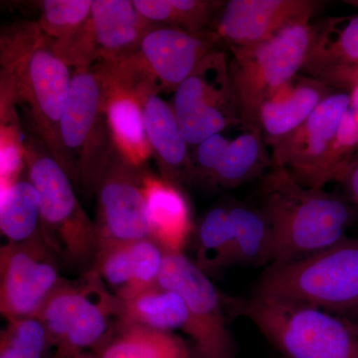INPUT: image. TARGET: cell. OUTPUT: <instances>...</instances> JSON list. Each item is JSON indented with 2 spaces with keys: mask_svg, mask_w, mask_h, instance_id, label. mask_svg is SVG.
<instances>
[{
  "mask_svg": "<svg viewBox=\"0 0 358 358\" xmlns=\"http://www.w3.org/2000/svg\"><path fill=\"white\" fill-rule=\"evenodd\" d=\"M326 84L298 74L261 106L259 129L268 148L293 133L329 95Z\"/></svg>",
  "mask_w": 358,
  "mask_h": 358,
  "instance_id": "16",
  "label": "cell"
},
{
  "mask_svg": "<svg viewBox=\"0 0 358 358\" xmlns=\"http://www.w3.org/2000/svg\"><path fill=\"white\" fill-rule=\"evenodd\" d=\"M232 232V266L272 265L275 239L272 227L260 207L227 203Z\"/></svg>",
  "mask_w": 358,
  "mask_h": 358,
  "instance_id": "21",
  "label": "cell"
},
{
  "mask_svg": "<svg viewBox=\"0 0 358 358\" xmlns=\"http://www.w3.org/2000/svg\"><path fill=\"white\" fill-rule=\"evenodd\" d=\"M224 133L225 131L214 134L199 145H195L192 173H196L205 182L210 185L221 157L231 141Z\"/></svg>",
  "mask_w": 358,
  "mask_h": 358,
  "instance_id": "32",
  "label": "cell"
},
{
  "mask_svg": "<svg viewBox=\"0 0 358 358\" xmlns=\"http://www.w3.org/2000/svg\"><path fill=\"white\" fill-rule=\"evenodd\" d=\"M173 109L188 145L243 126L228 72L227 53L212 51L192 76L174 91Z\"/></svg>",
  "mask_w": 358,
  "mask_h": 358,
  "instance_id": "7",
  "label": "cell"
},
{
  "mask_svg": "<svg viewBox=\"0 0 358 358\" xmlns=\"http://www.w3.org/2000/svg\"><path fill=\"white\" fill-rule=\"evenodd\" d=\"M334 21L324 31L315 28L310 55L301 74L315 77L322 71L358 64V16Z\"/></svg>",
  "mask_w": 358,
  "mask_h": 358,
  "instance_id": "24",
  "label": "cell"
},
{
  "mask_svg": "<svg viewBox=\"0 0 358 358\" xmlns=\"http://www.w3.org/2000/svg\"><path fill=\"white\" fill-rule=\"evenodd\" d=\"M138 13L157 25L192 34L213 33L225 1L221 0H134Z\"/></svg>",
  "mask_w": 358,
  "mask_h": 358,
  "instance_id": "23",
  "label": "cell"
},
{
  "mask_svg": "<svg viewBox=\"0 0 358 358\" xmlns=\"http://www.w3.org/2000/svg\"><path fill=\"white\" fill-rule=\"evenodd\" d=\"M10 27L0 30V72L3 69L9 56L11 55V46H13V34Z\"/></svg>",
  "mask_w": 358,
  "mask_h": 358,
  "instance_id": "36",
  "label": "cell"
},
{
  "mask_svg": "<svg viewBox=\"0 0 358 358\" xmlns=\"http://www.w3.org/2000/svg\"><path fill=\"white\" fill-rule=\"evenodd\" d=\"M141 101L148 143L164 173L173 178L192 173L189 145L181 133L173 107L155 92Z\"/></svg>",
  "mask_w": 358,
  "mask_h": 358,
  "instance_id": "20",
  "label": "cell"
},
{
  "mask_svg": "<svg viewBox=\"0 0 358 358\" xmlns=\"http://www.w3.org/2000/svg\"><path fill=\"white\" fill-rule=\"evenodd\" d=\"M28 243L0 247V313L10 320L38 313L58 279L54 266Z\"/></svg>",
  "mask_w": 358,
  "mask_h": 358,
  "instance_id": "12",
  "label": "cell"
},
{
  "mask_svg": "<svg viewBox=\"0 0 358 358\" xmlns=\"http://www.w3.org/2000/svg\"><path fill=\"white\" fill-rule=\"evenodd\" d=\"M0 338V358H42L48 331L43 322L34 317L11 320Z\"/></svg>",
  "mask_w": 358,
  "mask_h": 358,
  "instance_id": "30",
  "label": "cell"
},
{
  "mask_svg": "<svg viewBox=\"0 0 358 358\" xmlns=\"http://www.w3.org/2000/svg\"><path fill=\"white\" fill-rule=\"evenodd\" d=\"M157 24L143 18L129 0H93L87 29L96 62L128 57Z\"/></svg>",
  "mask_w": 358,
  "mask_h": 358,
  "instance_id": "15",
  "label": "cell"
},
{
  "mask_svg": "<svg viewBox=\"0 0 358 358\" xmlns=\"http://www.w3.org/2000/svg\"><path fill=\"white\" fill-rule=\"evenodd\" d=\"M131 310L141 326L167 333L185 329L189 320V313L182 298L159 285L136 294Z\"/></svg>",
  "mask_w": 358,
  "mask_h": 358,
  "instance_id": "27",
  "label": "cell"
},
{
  "mask_svg": "<svg viewBox=\"0 0 358 358\" xmlns=\"http://www.w3.org/2000/svg\"><path fill=\"white\" fill-rule=\"evenodd\" d=\"M220 44L214 32L192 34L155 25L143 36L136 53L159 91H176Z\"/></svg>",
  "mask_w": 358,
  "mask_h": 358,
  "instance_id": "11",
  "label": "cell"
},
{
  "mask_svg": "<svg viewBox=\"0 0 358 358\" xmlns=\"http://www.w3.org/2000/svg\"><path fill=\"white\" fill-rule=\"evenodd\" d=\"M103 272L106 280L113 286L133 291L134 266L129 246L113 252L103 263Z\"/></svg>",
  "mask_w": 358,
  "mask_h": 358,
  "instance_id": "34",
  "label": "cell"
},
{
  "mask_svg": "<svg viewBox=\"0 0 358 358\" xmlns=\"http://www.w3.org/2000/svg\"><path fill=\"white\" fill-rule=\"evenodd\" d=\"M24 44L21 45L7 61L0 72V124H3L13 114L16 103H20L18 96L17 58Z\"/></svg>",
  "mask_w": 358,
  "mask_h": 358,
  "instance_id": "33",
  "label": "cell"
},
{
  "mask_svg": "<svg viewBox=\"0 0 358 358\" xmlns=\"http://www.w3.org/2000/svg\"><path fill=\"white\" fill-rule=\"evenodd\" d=\"M355 322V326L357 327V331H358V322Z\"/></svg>",
  "mask_w": 358,
  "mask_h": 358,
  "instance_id": "37",
  "label": "cell"
},
{
  "mask_svg": "<svg viewBox=\"0 0 358 358\" xmlns=\"http://www.w3.org/2000/svg\"><path fill=\"white\" fill-rule=\"evenodd\" d=\"M272 167V157L260 131L245 128L230 141L221 157L211 186L232 189L260 179Z\"/></svg>",
  "mask_w": 358,
  "mask_h": 358,
  "instance_id": "22",
  "label": "cell"
},
{
  "mask_svg": "<svg viewBox=\"0 0 358 358\" xmlns=\"http://www.w3.org/2000/svg\"><path fill=\"white\" fill-rule=\"evenodd\" d=\"M16 71L20 103L28 108L36 136L71 176L75 169L61 138V120L72 81L69 66L56 55L38 28L21 50Z\"/></svg>",
  "mask_w": 358,
  "mask_h": 358,
  "instance_id": "5",
  "label": "cell"
},
{
  "mask_svg": "<svg viewBox=\"0 0 358 358\" xmlns=\"http://www.w3.org/2000/svg\"><path fill=\"white\" fill-rule=\"evenodd\" d=\"M108 80L98 64L78 68L61 120V138L73 167L101 181L115 152L106 117Z\"/></svg>",
  "mask_w": 358,
  "mask_h": 358,
  "instance_id": "6",
  "label": "cell"
},
{
  "mask_svg": "<svg viewBox=\"0 0 358 358\" xmlns=\"http://www.w3.org/2000/svg\"><path fill=\"white\" fill-rule=\"evenodd\" d=\"M255 294L358 317V239L348 237L312 255L268 266Z\"/></svg>",
  "mask_w": 358,
  "mask_h": 358,
  "instance_id": "3",
  "label": "cell"
},
{
  "mask_svg": "<svg viewBox=\"0 0 358 358\" xmlns=\"http://www.w3.org/2000/svg\"><path fill=\"white\" fill-rule=\"evenodd\" d=\"M107 80L106 117L113 145L124 162L140 169L152 155L145 131L143 101L134 92L112 83L108 77Z\"/></svg>",
  "mask_w": 358,
  "mask_h": 358,
  "instance_id": "18",
  "label": "cell"
},
{
  "mask_svg": "<svg viewBox=\"0 0 358 358\" xmlns=\"http://www.w3.org/2000/svg\"><path fill=\"white\" fill-rule=\"evenodd\" d=\"M28 180L38 195L42 223L63 232L86 229L87 217L71 185L69 174L37 136L23 143Z\"/></svg>",
  "mask_w": 358,
  "mask_h": 358,
  "instance_id": "14",
  "label": "cell"
},
{
  "mask_svg": "<svg viewBox=\"0 0 358 358\" xmlns=\"http://www.w3.org/2000/svg\"><path fill=\"white\" fill-rule=\"evenodd\" d=\"M310 20L287 25L255 46L229 48L228 72L245 128L260 131L261 106L301 74L315 36Z\"/></svg>",
  "mask_w": 358,
  "mask_h": 358,
  "instance_id": "4",
  "label": "cell"
},
{
  "mask_svg": "<svg viewBox=\"0 0 358 358\" xmlns=\"http://www.w3.org/2000/svg\"><path fill=\"white\" fill-rule=\"evenodd\" d=\"M199 264L206 273H218L232 266V232L227 203L207 212L199 227Z\"/></svg>",
  "mask_w": 358,
  "mask_h": 358,
  "instance_id": "26",
  "label": "cell"
},
{
  "mask_svg": "<svg viewBox=\"0 0 358 358\" xmlns=\"http://www.w3.org/2000/svg\"><path fill=\"white\" fill-rule=\"evenodd\" d=\"M42 315L47 331L66 339L72 348L93 345L107 331L102 308L75 292L58 294L47 301Z\"/></svg>",
  "mask_w": 358,
  "mask_h": 358,
  "instance_id": "19",
  "label": "cell"
},
{
  "mask_svg": "<svg viewBox=\"0 0 358 358\" xmlns=\"http://www.w3.org/2000/svg\"><path fill=\"white\" fill-rule=\"evenodd\" d=\"M103 358H189V355L173 334L136 326L113 343Z\"/></svg>",
  "mask_w": 358,
  "mask_h": 358,
  "instance_id": "28",
  "label": "cell"
},
{
  "mask_svg": "<svg viewBox=\"0 0 358 358\" xmlns=\"http://www.w3.org/2000/svg\"><path fill=\"white\" fill-rule=\"evenodd\" d=\"M341 180L345 183L350 196L358 205V159L348 166Z\"/></svg>",
  "mask_w": 358,
  "mask_h": 358,
  "instance_id": "35",
  "label": "cell"
},
{
  "mask_svg": "<svg viewBox=\"0 0 358 358\" xmlns=\"http://www.w3.org/2000/svg\"><path fill=\"white\" fill-rule=\"evenodd\" d=\"M224 303L251 320L286 358H358L353 320L298 301L254 296Z\"/></svg>",
  "mask_w": 358,
  "mask_h": 358,
  "instance_id": "2",
  "label": "cell"
},
{
  "mask_svg": "<svg viewBox=\"0 0 358 358\" xmlns=\"http://www.w3.org/2000/svg\"><path fill=\"white\" fill-rule=\"evenodd\" d=\"M141 188L152 236L166 253H181L192 227L185 197L171 181L150 174L141 176Z\"/></svg>",
  "mask_w": 358,
  "mask_h": 358,
  "instance_id": "17",
  "label": "cell"
},
{
  "mask_svg": "<svg viewBox=\"0 0 358 358\" xmlns=\"http://www.w3.org/2000/svg\"><path fill=\"white\" fill-rule=\"evenodd\" d=\"M259 187L261 203L258 206L274 234L273 264L312 255L348 238L352 210L341 197L329 194L322 188L303 187L273 164L260 178Z\"/></svg>",
  "mask_w": 358,
  "mask_h": 358,
  "instance_id": "1",
  "label": "cell"
},
{
  "mask_svg": "<svg viewBox=\"0 0 358 358\" xmlns=\"http://www.w3.org/2000/svg\"><path fill=\"white\" fill-rule=\"evenodd\" d=\"M320 6L313 0H230L214 33L228 48H248L296 21L312 20Z\"/></svg>",
  "mask_w": 358,
  "mask_h": 358,
  "instance_id": "10",
  "label": "cell"
},
{
  "mask_svg": "<svg viewBox=\"0 0 358 358\" xmlns=\"http://www.w3.org/2000/svg\"><path fill=\"white\" fill-rule=\"evenodd\" d=\"M157 285L185 301L192 336L200 358H235L234 345L224 315L223 296L210 278L181 253H166Z\"/></svg>",
  "mask_w": 358,
  "mask_h": 358,
  "instance_id": "8",
  "label": "cell"
},
{
  "mask_svg": "<svg viewBox=\"0 0 358 358\" xmlns=\"http://www.w3.org/2000/svg\"><path fill=\"white\" fill-rule=\"evenodd\" d=\"M350 102V93L329 94L298 129L270 148L272 164L303 187H324L329 152Z\"/></svg>",
  "mask_w": 358,
  "mask_h": 358,
  "instance_id": "9",
  "label": "cell"
},
{
  "mask_svg": "<svg viewBox=\"0 0 358 358\" xmlns=\"http://www.w3.org/2000/svg\"><path fill=\"white\" fill-rule=\"evenodd\" d=\"M39 199L29 180L20 179L0 200V233L13 244L31 242L40 227Z\"/></svg>",
  "mask_w": 358,
  "mask_h": 358,
  "instance_id": "25",
  "label": "cell"
},
{
  "mask_svg": "<svg viewBox=\"0 0 358 358\" xmlns=\"http://www.w3.org/2000/svg\"><path fill=\"white\" fill-rule=\"evenodd\" d=\"M92 6L93 0H45L37 26L52 43L64 42L88 22Z\"/></svg>",
  "mask_w": 358,
  "mask_h": 358,
  "instance_id": "29",
  "label": "cell"
},
{
  "mask_svg": "<svg viewBox=\"0 0 358 358\" xmlns=\"http://www.w3.org/2000/svg\"><path fill=\"white\" fill-rule=\"evenodd\" d=\"M134 266V287L136 294L157 286L166 253L159 245L148 239L128 245Z\"/></svg>",
  "mask_w": 358,
  "mask_h": 358,
  "instance_id": "31",
  "label": "cell"
},
{
  "mask_svg": "<svg viewBox=\"0 0 358 358\" xmlns=\"http://www.w3.org/2000/svg\"><path fill=\"white\" fill-rule=\"evenodd\" d=\"M114 152L101 179V219L108 234L117 241L134 243L152 236L141 178Z\"/></svg>",
  "mask_w": 358,
  "mask_h": 358,
  "instance_id": "13",
  "label": "cell"
}]
</instances>
